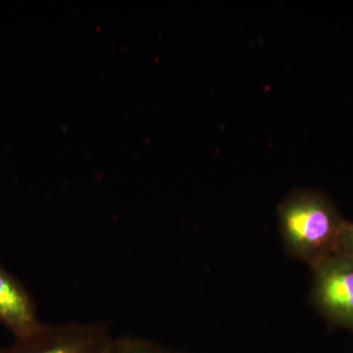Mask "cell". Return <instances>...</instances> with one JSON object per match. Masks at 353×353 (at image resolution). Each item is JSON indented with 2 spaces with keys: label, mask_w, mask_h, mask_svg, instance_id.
<instances>
[{
  "label": "cell",
  "mask_w": 353,
  "mask_h": 353,
  "mask_svg": "<svg viewBox=\"0 0 353 353\" xmlns=\"http://www.w3.org/2000/svg\"><path fill=\"white\" fill-rule=\"evenodd\" d=\"M114 339L108 323L71 321L41 328L0 353H110Z\"/></svg>",
  "instance_id": "cell-2"
},
{
  "label": "cell",
  "mask_w": 353,
  "mask_h": 353,
  "mask_svg": "<svg viewBox=\"0 0 353 353\" xmlns=\"http://www.w3.org/2000/svg\"><path fill=\"white\" fill-rule=\"evenodd\" d=\"M278 212L285 248L292 256L312 266L336 252L347 220L326 194L297 190L285 197Z\"/></svg>",
  "instance_id": "cell-1"
},
{
  "label": "cell",
  "mask_w": 353,
  "mask_h": 353,
  "mask_svg": "<svg viewBox=\"0 0 353 353\" xmlns=\"http://www.w3.org/2000/svg\"><path fill=\"white\" fill-rule=\"evenodd\" d=\"M110 353H181L167 350L162 345H158L143 338V336H115Z\"/></svg>",
  "instance_id": "cell-5"
},
{
  "label": "cell",
  "mask_w": 353,
  "mask_h": 353,
  "mask_svg": "<svg viewBox=\"0 0 353 353\" xmlns=\"http://www.w3.org/2000/svg\"><path fill=\"white\" fill-rule=\"evenodd\" d=\"M312 268L316 308L331 324L353 331V256L334 253Z\"/></svg>",
  "instance_id": "cell-3"
},
{
  "label": "cell",
  "mask_w": 353,
  "mask_h": 353,
  "mask_svg": "<svg viewBox=\"0 0 353 353\" xmlns=\"http://www.w3.org/2000/svg\"><path fill=\"white\" fill-rule=\"evenodd\" d=\"M353 256V223L345 222L339 238L336 252Z\"/></svg>",
  "instance_id": "cell-6"
},
{
  "label": "cell",
  "mask_w": 353,
  "mask_h": 353,
  "mask_svg": "<svg viewBox=\"0 0 353 353\" xmlns=\"http://www.w3.org/2000/svg\"><path fill=\"white\" fill-rule=\"evenodd\" d=\"M0 324L24 339L43 326L32 297L23 285L0 267Z\"/></svg>",
  "instance_id": "cell-4"
}]
</instances>
